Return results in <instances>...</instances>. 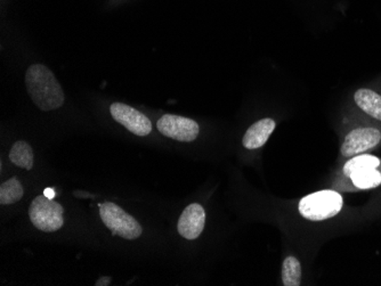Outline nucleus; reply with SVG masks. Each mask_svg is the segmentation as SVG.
<instances>
[{
    "label": "nucleus",
    "instance_id": "0eeeda50",
    "mask_svg": "<svg viewBox=\"0 0 381 286\" xmlns=\"http://www.w3.org/2000/svg\"><path fill=\"white\" fill-rule=\"evenodd\" d=\"M110 112L118 124H122L134 135L144 137L151 134V121L142 112L137 111L131 106L126 105L124 103H113L110 106Z\"/></svg>",
    "mask_w": 381,
    "mask_h": 286
},
{
    "label": "nucleus",
    "instance_id": "1a4fd4ad",
    "mask_svg": "<svg viewBox=\"0 0 381 286\" xmlns=\"http://www.w3.org/2000/svg\"><path fill=\"white\" fill-rule=\"evenodd\" d=\"M276 129V121L273 119H261L252 124L243 136V144L248 150L263 148Z\"/></svg>",
    "mask_w": 381,
    "mask_h": 286
},
{
    "label": "nucleus",
    "instance_id": "f3484780",
    "mask_svg": "<svg viewBox=\"0 0 381 286\" xmlns=\"http://www.w3.org/2000/svg\"><path fill=\"white\" fill-rule=\"evenodd\" d=\"M44 195L47 196L49 199H54L55 197V192L53 188H46L45 190H44Z\"/></svg>",
    "mask_w": 381,
    "mask_h": 286
},
{
    "label": "nucleus",
    "instance_id": "6e6552de",
    "mask_svg": "<svg viewBox=\"0 0 381 286\" xmlns=\"http://www.w3.org/2000/svg\"><path fill=\"white\" fill-rule=\"evenodd\" d=\"M206 223V211L199 203H192L183 211L177 229L186 240H195L201 235Z\"/></svg>",
    "mask_w": 381,
    "mask_h": 286
},
{
    "label": "nucleus",
    "instance_id": "ddd939ff",
    "mask_svg": "<svg viewBox=\"0 0 381 286\" xmlns=\"http://www.w3.org/2000/svg\"><path fill=\"white\" fill-rule=\"evenodd\" d=\"M25 190L18 178L12 177L0 186V203L3 205L13 204L23 197Z\"/></svg>",
    "mask_w": 381,
    "mask_h": 286
},
{
    "label": "nucleus",
    "instance_id": "7ed1b4c3",
    "mask_svg": "<svg viewBox=\"0 0 381 286\" xmlns=\"http://www.w3.org/2000/svg\"><path fill=\"white\" fill-rule=\"evenodd\" d=\"M63 207L47 196H37L29 208L31 223L45 233L56 232L64 223Z\"/></svg>",
    "mask_w": 381,
    "mask_h": 286
},
{
    "label": "nucleus",
    "instance_id": "9d476101",
    "mask_svg": "<svg viewBox=\"0 0 381 286\" xmlns=\"http://www.w3.org/2000/svg\"><path fill=\"white\" fill-rule=\"evenodd\" d=\"M357 108L375 120L381 121V95L369 88H361L354 93Z\"/></svg>",
    "mask_w": 381,
    "mask_h": 286
},
{
    "label": "nucleus",
    "instance_id": "dca6fc26",
    "mask_svg": "<svg viewBox=\"0 0 381 286\" xmlns=\"http://www.w3.org/2000/svg\"><path fill=\"white\" fill-rule=\"evenodd\" d=\"M110 283H111V278H108V276H103V278H101L100 280H96V284H95V285L106 286L109 285Z\"/></svg>",
    "mask_w": 381,
    "mask_h": 286
},
{
    "label": "nucleus",
    "instance_id": "f03ea898",
    "mask_svg": "<svg viewBox=\"0 0 381 286\" xmlns=\"http://www.w3.org/2000/svg\"><path fill=\"white\" fill-rule=\"evenodd\" d=\"M342 205V196L336 190H320L300 200L298 210L306 219L322 221L337 216Z\"/></svg>",
    "mask_w": 381,
    "mask_h": 286
},
{
    "label": "nucleus",
    "instance_id": "f257e3e1",
    "mask_svg": "<svg viewBox=\"0 0 381 286\" xmlns=\"http://www.w3.org/2000/svg\"><path fill=\"white\" fill-rule=\"evenodd\" d=\"M25 87L34 105L49 112L61 108L65 100L61 84L43 64H34L25 72Z\"/></svg>",
    "mask_w": 381,
    "mask_h": 286
},
{
    "label": "nucleus",
    "instance_id": "20e7f679",
    "mask_svg": "<svg viewBox=\"0 0 381 286\" xmlns=\"http://www.w3.org/2000/svg\"><path fill=\"white\" fill-rule=\"evenodd\" d=\"M100 216L104 225L111 229L115 235L126 240H136L142 235L143 229L138 221L115 203L106 202L101 205Z\"/></svg>",
    "mask_w": 381,
    "mask_h": 286
},
{
    "label": "nucleus",
    "instance_id": "2eb2a0df",
    "mask_svg": "<svg viewBox=\"0 0 381 286\" xmlns=\"http://www.w3.org/2000/svg\"><path fill=\"white\" fill-rule=\"evenodd\" d=\"M381 161L379 160L378 157H375V155H370V154H360V155H356V157H351V160L347 161L344 166V174H345L346 177H349V176L357 170V169L361 168V167L368 166V164H375V166H380Z\"/></svg>",
    "mask_w": 381,
    "mask_h": 286
},
{
    "label": "nucleus",
    "instance_id": "f8f14e48",
    "mask_svg": "<svg viewBox=\"0 0 381 286\" xmlns=\"http://www.w3.org/2000/svg\"><path fill=\"white\" fill-rule=\"evenodd\" d=\"M9 160L18 168L31 170L34 164L32 148L25 141H18L13 145L12 150L9 152Z\"/></svg>",
    "mask_w": 381,
    "mask_h": 286
},
{
    "label": "nucleus",
    "instance_id": "423d86ee",
    "mask_svg": "<svg viewBox=\"0 0 381 286\" xmlns=\"http://www.w3.org/2000/svg\"><path fill=\"white\" fill-rule=\"evenodd\" d=\"M157 128L162 135L179 142H193L200 133L199 124L195 121L174 115H164L159 119Z\"/></svg>",
    "mask_w": 381,
    "mask_h": 286
},
{
    "label": "nucleus",
    "instance_id": "39448f33",
    "mask_svg": "<svg viewBox=\"0 0 381 286\" xmlns=\"http://www.w3.org/2000/svg\"><path fill=\"white\" fill-rule=\"evenodd\" d=\"M381 142V131L375 126H359L351 129L342 142V157H356L375 148Z\"/></svg>",
    "mask_w": 381,
    "mask_h": 286
},
{
    "label": "nucleus",
    "instance_id": "4468645a",
    "mask_svg": "<svg viewBox=\"0 0 381 286\" xmlns=\"http://www.w3.org/2000/svg\"><path fill=\"white\" fill-rule=\"evenodd\" d=\"M282 282L285 286H299L302 282V266L295 256H288L282 266Z\"/></svg>",
    "mask_w": 381,
    "mask_h": 286
},
{
    "label": "nucleus",
    "instance_id": "9b49d317",
    "mask_svg": "<svg viewBox=\"0 0 381 286\" xmlns=\"http://www.w3.org/2000/svg\"><path fill=\"white\" fill-rule=\"evenodd\" d=\"M351 183L360 190H370L381 185V172L378 167L369 164L357 169L349 177Z\"/></svg>",
    "mask_w": 381,
    "mask_h": 286
}]
</instances>
